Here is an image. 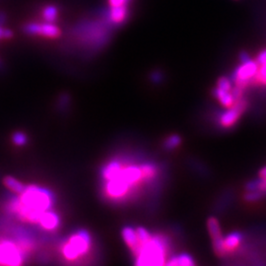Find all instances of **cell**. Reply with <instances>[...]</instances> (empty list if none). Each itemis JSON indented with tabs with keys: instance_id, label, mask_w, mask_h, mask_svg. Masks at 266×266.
<instances>
[{
	"instance_id": "3957f363",
	"label": "cell",
	"mask_w": 266,
	"mask_h": 266,
	"mask_svg": "<svg viewBox=\"0 0 266 266\" xmlns=\"http://www.w3.org/2000/svg\"><path fill=\"white\" fill-rule=\"evenodd\" d=\"M169 250V238L163 234H152L146 242L137 244L131 252L136 265L159 266L166 265Z\"/></svg>"
},
{
	"instance_id": "7402d4cb",
	"label": "cell",
	"mask_w": 266,
	"mask_h": 266,
	"mask_svg": "<svg viewBox=\"0 0 266 266\" xmlns=\"http://www.w3.org/2000/svg\"><path fill=\"white\" fill-rule=\"evenodd\" d=\"M130 0H109V4L111 7H115V6H123L127 5Z\"/></svg>"
},
{
	"instance_id": "d4e9b609",
	"label": "cell",
	"mask_w": 266,
	"mask_h": 266,
	"mask_svg": "<svg viewBox=\"0 0 266 266\" xmlns=\"http://www.w3.org/2000/svg\"><path fill=\"white\" fill-rule=\"evenodd\" d=\"M259 177H266V166L263 167L260 171H259Z\"/></svg>"
},
{
	"instance_id": "52a82bcc",
	"label": "cell",
	"mask_w": 266,
	"mask_h": 266,
	"mask_svg": "<svg viewBox=\"0 0 266 266\" xmlns=\"http://www.w3.org/2000/svg\"><path fill=\"white\" fill-rule=\"evenodd\" d=\"M246 107H247V103H246V100H244V98L238 100L234 104V106L230 108H226L225 111H221L217 115L216 120H217L218 125L224 129L233 127L234 125L238 123L239 119L243 115Z\"/></svg>"
},
{
	"instance_id": "e0dca14e",
	"label": "cell",
	"mask_w": 266,
	"mask_h": 266,
	"mask_svg": "<svg viewBox=\"0 0 266 266\" xmlns=\"http://www.w3.org/2000/svg\"><path fill=\"white\" fill-rule=\"evenodd\" d=\"M42 16L45 22L55 23L58 17V9L55 5L48 4L43 8Z\"/></svg>"
},
{
	"instance_id": "603a6c76",
	"label": "cell",
	"mask_w": 266,
	"mask_h": 266,
	"mask_svg": "<svg viewBox=\"0 0 266 266\" xmlns=\"http://www.w3.org/2000/svg\"><path fill=\"white\" fill-rule=\"evenodd\" d=\"M151 80L154 82V83H160L162 80H163V75L160 73V72H153L151 74Z\"/></svg>"
},
{
	"instance_id": "ffe728a7",
	"label": "cell",
	"mask_w": 266,
	"mask_h": 266,
	"mask_svg": "<svg viewBox=\"0 0 266 266\" xmlns=\"http://www.w3.org/2000/svg\"><path fill=\"white\" fill-rule=\"evenodd\" d=\"M12 141H13L14 144L17 145V146H23V145L26 144V142H27V136L25 135V133H14L13 136H12Z\"/></svg>"
},
{
	"instance_id": "9a60e30c",
	"label": "cell",
	"mask_w": 266,
	"mask_h": 266,
	"mask_svg": "<svg viewBox=\"0 0 266 266\" xmlns=\"http://www.w3.org/2000/svg\"><path fill=\"white\" fill-rule=\"evenodd\" d=\"M128 15L127 5L111 7L109 12V21L113 25H120L126 20Z\"/></svg>"
},
{
	"instance_id": "2e32d148",
	"label": "cell",
	"mask_w": 266,
	"mask_h": 266,
	"mask_svg": "<svg viewBox=\"0 0 266 266\" xmlns=\"http://www.w3.org/2000/svg\"><path fill=\"white\" fill-rule=\"evenodd\" d=\"M121 238L124 244H126V246L130 250H132L138 244V236H137L136 228L131 226L123 227L121 230Z\"/></svg>"
},
{
	"instance_id": "8992f818",
	"label": "cell",
	"mask_w": 266,
	"mask_h": 266,
	"mask_svg": "<svg viewBox=\"0 0 266 266\" xmlns=\"http://www.w3.org/2000/svg\"><path fill=\"white\" fill-rule=\"evenodd\" d=\"M258 71V63L256 60L248 58L247 60L241 61V64L236 68L231 78L234 85L244 89L248 85H252L254 77Z\"/></svg>"
},
{
	"instance_id": "7a4b0ae2",
	"label": "cell",
	"mask_w": 266,
	"mask_h": 266,
	"mask_svg": "<svg viewBox=\"0 0 266 266\" xmlns=\"http://www.w3.org/2000/svg\"><path fill=\"white\" fill-rule=\"evenodd\" d=\"M53 201L52 193L46 188L30 185L19 197L9 201L8 209L22 221L38 224L44 212L50 210Z\"/></svg>"
},
{
	"instance_id": "d6986e66",
	"label": "cell",
	"mask_w": 266,
	"mask_h": 266,
	"mask_svg": "<svg viewBox=\"0 0 266 266\" xmlns=\"http://www.w3.org/2000/svg\"><path fill=\"white\" fill-rule=\"evenodd\" d=\"M181 144V137L178 134L169 135L163 143V148L166 151H174Z\"/></svg>"
},
{
	"instance_id": "30bf717a",
	"label": "cell",
	"mask_w": 266,
	"mask_h": 266,
	"mask_svg": "<svg viewBox=\"0 0 266 266\" xmlns=\"http://www.w3.org/2000/svg\"><path fill=\"white\" fill-rule=\"evenodd\" d=\"M59 224H60L59 216L54 211L51 210L45 211L41 216L40 221L38 223V225H40L41 228H43L45 231H54L55 229L58 228Z\"/></svg>"
},
{
	"instance_id": "ba28073f",
	"label": "cell",
	"mask_w": 266,
	"mask_h": 266,
	"mask_svg": "<svg viewBox=\"0 0 266 266\" xmlns=\"http://www.w3.org/2000/svg\"><path fill=\"white\" fill-rule=\"evenodd\" d=\"M25 34L29 36H40L47 39H56L61 36V30L55 25V23L30 22L23 27Z\"/></svg>"
},
{
	"instance_id": "cb8c5ba5",
	"label": "cell",
	"mask_w": 266,
	"mask_h": 266,
	"mask_svg": "<svg viewBox=\"0 0 266 266\" xmlns=\"http://www.w3.org/2000/svg\"><path fill=\"white\" fill-rule=\"evenodd\" d=\"M7 20V15L6 13L0 11V26H4V24L6 22Z\"/></svg>"
},
{
	"instance_id": "277c9868",
	"label": "cell",
	"mask_w": 266,
	"mask_h": 266,
	"mask_svg": "<svg viewBox=\"0 0 266 266\" xmlns=\"http://www.w3.org/2000/svg\"><path fill=\"white\" fill-rule=\"evenodd\" d=\"M93 239L88 231L79 230L72 234L60 247L62 257L67 261L85 258L92 249Z\"/></svg>"
},
{
	"instance_id": "8fae6325",
	"label": "cell",
	"mask_w": 266,
	"mask_h": 266,
	"mask_svg": "<svg viewBox=\"0 0 266 266\" xmlns=\"http://www.w3.org/2000/svg\"><path fill=\"white\" fill-rule=\"evenodd\" d=\"M244 235L240 232H232L228 234L225 238H223V244H224V248L226 250V253H230L235 251L244 241Z\"/></svg>"
},
{
	"instance_id": "4fadbf2b",
	"label": "cell",
	"mask_w": 266,
	"mask_h": 266,
	"mask_svg": "<svg viewBox=\"0 0 266 266\" xmlns=\"http://www.w3.org/2000/svg\"><path fill=\"white\" fill-rule=\"evenodd\" d=\"M213 97L221 104L222 107H224L225 109L234 106V104L237 102L232 91H227V90L219 88L217 86L213 90Z\"/></svg>"
},
{
	"instance_id": "5bb4252c",
	"label": "cell",
	"mask_w": 266,
	"mask_h": 266,
	"mask_svg": "<svg viewBox=\"0 0 266 266\" xmlns=\"http://www.w3.org/2000/svg\"><path fill=\"white\" fill-rule=\"evenodd\" d=\"M195 264L196 262L194 258L186 252L175 254L169 257V259L166 262V265L168 266H193Z\"/></svg>"
},
{
	"instance_id": "6da1fadb",
	"label": "cell",
	"mask_w": 266,
	"mask_h": 266,
	"mask_svg": "<svg viewBox=\"0 0 266 266\" xmlns=\"http://www.w3.org/2000/svg\"><path fill=\"white\" fill-rule=\"evenodd\" d=\"M160 167L154 161L134 162L126 157H113L101 170L102 194L114 204L138 200L145 187L158 182Z\"/></svg>"
},
{
	"instance_id": "ac0fdd59",
	"label": "cell",
	"mask_w": 266,
	"mask_h": 266,
	"mask_svg": "<svg viewBox=\"0 0 266 266\" xmlns=\"http://www.w3.org/2000/svg\"><path fill=\"white\" fill-rule=\"evenodd\" d=\"M4 184L7 188H9L11 191H13L14 193H17V194L22 193L23 191L25 190L26 186H27L22 183L20 180L12 177H5L4 178Z\"/></svg>"
},
{
	"instance_id": "44dd1931",
	"label": "cell",
	"mask_w": 266,
	"mask_h": 266,
	"mask_svg": "<svg viewBox=\"0 0 266 266\" xmlns=\"http://www.w3.org/2000/svg\"><path fill=\"white\" fill-rule=\"evenodd\" d=\"M13 36L14 34L10 29H5L3 26H0V41L12 39Z\"/></svg>"
},
{
	"instance_id": "7c38bea8",
	"label": "cell",
	"mask_w": 266,
	"mask_h": 266,
	"mask_svg": "<svg viewBox=\"0 0 266 266\" xmlns=\"http://www.w3.org/2000/svg\"><path fill=\"white\" fill-rule=\"evenodd\" d=\"M255 60L258 63V71L254 77L252 84L266 87V49L258 53Z\"/></svg>"
},
{
	"instance_id": "5b68a950",
	"label": "cell",
	"mask_w": 266,
	"mask_h": 266,
	"mask_svg": "<svg viewBox=\"0 0 266 266\" xmlns=\"http://www.w3.org/2000/svg\"><path fill=\"white\" fill-rule=\"evenodd\" d=\"M26 254L17 240L0 239V265H20Z\"/></svg>"
},
{
	"instance_id": "9c48e42d",
	"label": "cell",
	"mask_w": 266,
	"mask_h": 266,
	"mask_svg": "<svg viewBox=\"0 0 266 266\" xmlns=\"http://www.w3.org/2000/svg\"><path fill=\"white\" fill-rule=\"evenodd\" d=\"M207 229L212 239L213 249L215 253L220 257L227 256L226 250L224 248V244H223L221 227H220V223L218 221V219L215 217H210L207 220Z\"/></svg>"
}]
</instances>
